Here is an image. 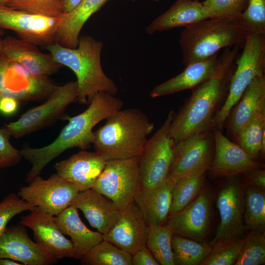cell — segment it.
Returning <instances> with one entry per match:
<instances>
[{
	"label": "cell",
	"instance_id": "obj_1",
	"mask_svg": "<svg viewBox=\"0 0 265 265\" xmlns=\"http://www.w3.org/2000/svg\"><path fill=\"white\" fill-rule=\"evenodd\" d=\"M123 105V102L115 95L100 92L95 96L85 111L67 117L68 123L53 142L41 148L26 147L22 149L20 153L22 158L31 164L26 182L29 183L40 175L48 163L67 150L74 147L82 150L90 148L94 140V127L122 108Z\"/></svg>",
	"mask_w": 265,
	"mask_h": 265
},
{
	"label": "cell",
	"instance_id": "obj_2",
	"mask_svg": "<svg viewBox=\"0 0 265 265\" xmlns=\"http://www.w3.org/2000/svg\"><path fill=\"white\" fill-rule=\"evenodd\" d=\"M238 52V48L234 47L222 71L192 88L190 96L177 113H174L169 134L176 143L193 134L212 130L219 105L228 95Z\"/></svg>",
	"mask_w": 265,
	"mask_h": 265
},
{
	"label": "cell",
	"instance_id": "obj_3",
	"mask_svg": "<svg viewBox=\"0 0 265 265\" xmlns=\"http://www.w3.org/2000/svg\"><path fill=\"white\" fill-rule=\"evenodd\" d=\"M103 43L88 35H80L78 47L70 49L57 43L44 48L55 60L70 68L75 74L78 87L77 101L89 105L100 92L113 95L118 92L114 82L103 71L101 52Z\"/></svg>",
	"mask_w": 265,
	"mask_h": 265
},
{
	"label": "cell",
	"instance_id": "obj_4",
	"mask_svg": "<svg viewBox=\"0 0 265 265\" xmlns=\"http://www.w3.org/2000/svg\"><path fill=\"white\" fill-rule=\"evenodd\" d=\"M154 128L140 109H120L94 132L92 145L106 161L138 157Z\"/></svg>",
	"mask_w": 265,
	"mask_h": 265
},
{
	"label": "cell",
	"instance_id": "obj_5",
	"mask_svg": "<svg viewBox=\"0 0 265 265\" xmlns=\"http://www.w3.org/2000/svg\"><path fill=\"white\" fill-rule=\"evenodd\" d=\"M247 34L240 17H213L185 27L179 40L183 63L186 67L227 47L242 48Z\"/></svg>",
	"mask_w": 265,
	"mask_h": 265
},
{
	"label": "cell",
	"instance_id": "obj_6",
	"mask_svg": "<svg viewBox=\"0 0 265 265\" xmlns=\"http://www.w3.org/2000/svg\"><path fill=\"white\" fill-rule=\"evenodd\" d=\"M242 52L238 56L228 95L214 116L212 130L222 129L233 107L257 77L265 73V33L248 32Z\"/></svg>",
	"mask_w": 265,
	"mask_h": 265
},
{
	"label": "cell",
	"instance_id": "obj_7",
	"mask_svg": "<svg viewBox=\"0 0 265 265\" xmlns=\"http://www.w3.org/2000/svg\"><path fill=\"white\" fill-rule=\"evenodd\" d=\"M78 95L76 81L56 85L43 104L26 111L16 121L5 123L3 127L16 138L42 130L61 119L67 106L77 101Z\"/></svg>",
	"mask_w": 265,
	"mask_h": 265
},
{
	"label": "cell",
	"instance_id": "obj_8",
	"mask_svg": "<svg viewBox=\"0 0 265 265\" xmlns=\"http://www.w3.org/2000/svg\"><path fill=\"white\" fill-rule=\"evenodd\" d=\"M140 188L138 157L106 161L92 188L109 199L120 211L134 201Z\"/></svg>",
	"mask_w": 265,
	"mask_h": 265
},
{
	"label": "cell",
	"instance_id": "obj_9",
	"mask_svg": "<svg viewBox=\"0 0 265 265\" xmlns=\"http://www.w3.org/2000/svg\"><path fill=\"white\" fill-rule=\"evenodd\" d=\"M174 113H169L160 127L147 139L138 157L141 188L155 187L168 176L176 146L169 134Z\"/></svg>",
	"mask_w": 265,
	"mask_h": 265
},
{
	"label": "cell",
	"instance_id": "obj_10",
	"mask_svg": "<svg viewBox=\"0 0 265 265\" xmlns=\"http://www.w3.org/2000/svg\"><path fill=\"white\" fill-rule=\"evenodd\" d=\"M28 183V186L21 187L17 194L23 200L53 216H57L71 206L80 192L75 186L56 173L47 179L37 176Z\"/></svg>",
	"mask_w": 265,
	"mask_h": 265
},
{
	"label": "cell",
	"instance_id": "obj_11",
	"mask_svg": "<svg viewBox=\"0 0 265 265\" xmlns=\"http://www.w3.org/2000/svg\"><path fill=\"white\" fill-rule=\"evenodd\" d=\"M213 130L195 133L176 143L169 177L176 179L209 170L214 154Z\"/></svg>",
	"mask_w": 265,
	"mask_h": 265
},
{
	"label": "cell",
	"instance_id": "obj_12",
	"mask_svg": "<svg viewBox=\"0 0 265 265\" xmlns=\"http://www.w3.org/2000/svg\"><path fill=\"white\" fill-rule=\"evenodd\" d=\"M60 17L31 14L6 5H0V28L13 31L17 38L43 48L55 43Z\"/></svg>",
	"mask_w": 265,
	"mask_h": 265
},
{
	"label": "cell",
	"instance_id": "obj_13",
	"mask_svg": "<svg viewBox=\"0 0 265 265\" xmlns=\"http://www.w3.org/2000/svg\"><path fill=\"white\" fill-rule=\"evenodd\" d=\"M237 176L229 177L218 192L216 206L220 222L214 238L209 243L211 246L221 238H243L246 232L244 185Z\"/></svg>",
	"mask_w": 265,
	"mask_h": 265
},
{
	"label": "cell",
	"instance_id": "obj_14",
	"mask_svg": "<svg viewBox=\"0 0 265 265\" xmlns=\"http://www.w3.org/2000/svg\"><path fill=\"white\" fill-rule=\"evenodd\" d=\"M232 50V47H227L224 49L219 56L218 53L189 64L177 76L156 86L151 91L150 96L157 98L191 89L217 76L225 67Z\"/></svg>",
	"mask_w": 265,
	"mask_h": 265
},
{
	"label": "cell",
	"instance_id": "obj_15",
	"mask_svg": "<svg viewBox=\"0 0 265 265\" xmlns=\"http://www.w3.org/2000/svg\"><path fill=\"white\" fill-rule=\"evenodd\" d=\"M212 196L203 188L196 197L177 213L169 215L167 225L173 234L204 241L211 222Z\"/></svg>",
	"mask_w": 265,
	"mask_h": 265
},
{
	"label": "cell",
	"instance_id": "obj_16",
	"mask_svg": "<svg viewBox=\"0 0 265 265\" xmlns=\"http://www.w3.org/2000/svg\"><path fill=\"white\" fill-rule=\"evenodd\" d=\"M0 258H9L26 265H51L58 260L47 249L33 241L26 227H7L0 236Z\"/></svg>",
	"mask_w": 265,
	"mask_h": 265
},
{
	"label": "cell",
	"instance_id": "obj_17",
	"mask_svg": "<svg viewBox=\"0 0 265 265\" xmlns=\"http://www.w3.org/2000/svg\"><path fill=\"white\" fill-rule=\"evenodd\" d=\"M148 228L140 209L133 201L121 211L116 223L103 235V239L132 255L146 247Z\"/></svg>",
	"mask_w": 265,
	"mask_h": 265
},
{
	"label": "cell",
	"instance_id": "obj_18",
	"mask_svg": "<svg viewBox=\"0 0 265 265\" xmlns=\"http://www.w3.org/2000/svg\"><path fill=\"white\" fill-rule=\"evenodd\" d=\"M19 223L30 228L35 241L57 260L73 257V243L61 233L54 216L36 208L29 214L22 216Z\"/></svg>",
	"mask_w": 265,
	"mask_h": 265
},
{
	"label": "cell",
	"instance_id": "obj_19",
	"mask_svg": "<svg viewBox=\"0 0 265 265\" xmlns=\"http://www.w3.org/2000/svg\"><path fill=\"white\" fill-rule=\"evenodd\" d=\"M213 133L214 154L209 169L212 177L229 178L260 167L258 161L228 139L219 130H213Z\"/></svg>",
	"mask_w": 265,
	"mask_h": 265
},
{
	"label": "cell",
	"instance_id": "obj_20",
	"mask_svg": "<svg viewBox=\"0 0 265 265\" xmlns=\"http://www.w3.org/2000/svg\"><path fill=\"white\" fill-rule=\"evenodd\" d=\"M106 161L97 152L82 150L54 165L56 173L80 191L92 188Z\"/></svg>",
	"mask_w": 265,
	"mask_h": 265
},
{
	"label": "cell",
	"instance_id": "obj_21",
	"mask_svg": "<svg viewBox=\"0 0 265 265\" xmlns=\"http://www.w3.org/2000/svg\"><path fill=\"white\" fill-rule=\"evenodd\" d=\"M1 54L24 66L34 76L49 77L62 67L50 53H43L37 46L11 36L2 38Z\"/></svg>",
	"mask_w": 265,
	"mask_h": 265
},
{
	"label": "cell",
	"instance_id": "obj_22",
	"mask_svg": "<svg viewBox=\"0 0 265 265\" xmlns=\"http://www.w3.org/2000/svg\"><path fill=\"white\" fill-rule=\"evenodd\" d=\"M216 17L215 13L202 2L176 0L168 10L147 26L146 31L148 34H153L175 27H186L203 20Z\"/></svg>",
	"mask_w": 265,
	"mask_h": 265
},
{
	"label": "cell",
	"instance_id": "obj_23",
	"mask_svg": "<svg viewBox=\"0 0 265 265\" xmlns=\"http://www.w3.org/2000/svg\"><path fill=\"white\" fill-rule=\"evenodd\" d=\"M175 181V179L168 176L155 187L141 188L135 195L134 202L148 226L164 224L169 214Z\"/></svg>",
	"mask_w": 265,
	"mask_h": 265
},
{
	"label": "cell",
	"instance_id": "obj_24",
	"mask_svg": "<svg viewBox=\"0 0 265 265\" xmlns=\"http://www.w3.org/2000/svg\"><path fill=\"white\" fill-rule=\"evenodd\" d=\"M71 206L80 210L91 226L103 235L111 228L121 213L111 202L92 188L80 191Z\"/></svg>",
	"mask_w": 265,
	"mask_h": 265
},
{
	"label": "cell",
	"instance_id": "obj_25",
	"mask_svg": "<svg viewBox=\"0 0 265 265\" xmlns=\"http://www.w3.org/2000/svg\"><path fill=\"white\" fill-rule=\"evenodd\" d=\"M263 110H265V75L254 78L226 120L227 130L236 141L242 128L256 113Z\"/></svg>",
	"mask_w": 265,
	"mask_h": 265
},
{
	"label": "cell",
	"instance_id": "obj_26",
	"mask_svg": "<svg viewBox=\"0 0 265 265\" xmlns=\"http://www.w3.org/2000/svg\"><path fill=\"white\" fill-rule=\"evenodd\" d=\"M55 220L61 233L71 238L75 260H80L103 239L101 233L86 226L75 207L70 206L63 210L56 216Z\"/></svg>",
	"mask_w": 265,
	"mask_h": 265
},
{
	"label": "cell",
	"instance_id": "obj_27",
	"mask_svg": "<svg viewBox=\"0 0 265 265\" xmlns=\"http://www.w3.org/2000/svg\"><path fill=\"white\" fill-rule=\"evenodd\" d=\"M109 0H82L73 10L60 16L55 42L60 46L76 48L80 31L87 21Z\"/></svg>",
	"mask_w": 265,
	"mask_h": 265
},
{
	"label": "cell",
	"instance_id": "obj_28",
	"mask_svg": "<svg viewBox=\"0 0 265 265\" xmlns=\"http://www.w3.org/2000/svg\"><path fill=\"white\" fill-rule=\"evenodd\" d=\"M236 143L252 158L265 153V110L256 113L239 131Z\"/></svg>",
	"mask_w": 265,
	"mask_h": 265
},
{
	"label": "cell",
	"instance_id": "obj_29",
	"mask_svg": "<svg viewBox=\"0 0 265 265\" xmlns=\"http://www.w3.org/2000/svg\"><path fill=\"white\" fill-rule=\"evenodd\" d=\"M171 245L174 265H200L212 248L205 241H196L175 234H173Z\"/></svg>",
	"mask_w": 265,
	"mask_h": 265
},
{
	"label": "cell",
	"instance_id": "obj_30",
	"mask_svg": "<svg viewBox=\"0 0 265 265\" xmlns=\"http://www.w3.org/2000/svg\"><path fill=\"white\" fill-rule=\"evenodd\" d=\"M244 224L246 231L265 232V190L244 185Z\"/></svg>",
	"mask_w": 265,
	"mask_h": 265
},
{
	"label": "cell",
	"instance_id": "obj_31",
	"mask_svg": "<svg viewBox=\"0 0 265 265\" xmlns=\"http://www.w3.org/2000/svg\"><path fill=\"white\" fill-rule=\"evenodd\" d=\"M206 173H195L175 179L172 190L169 215L182 210L198 195L204 186Z\"/></svg>",
	"mask_w": 265,
	"mask_h": 265
},
{
	"label": "cell",
	"instance_id": "obj_32",
	"mask_svg": "<svg viewBox=\"0 0 265 265\" xmlns=\"http://www.w3.org/2000/svg\"><path fill=\"white\" fill-rule=\"evenodd\" d=\"M80 260L84 265H132V255L103 239Z\"/></svg>",
	"mask_w": 265,
	"mask_h": 265
},
{
	"label": "cell",
	"instance_id": "obj_33",
	"mask_svg": "<svg viewBox=\"0 0 265 265\" xmlns=\"http://www.w3.org/2000/svg\"><path fill=\"white\" fill-rule=\"evenodd\" d=\"M173 233L166 224L148 226L146 247L161 265H174L171 248Z\"/></svg>",
	"mask_w": 265,
	"mask_h": 265
},
{
	"label": "cell",
	"instance_id": "obj_34",
	"mask_svg": "<svg viewBox=\"0 0 265 265\" xmlns=\"http://www.w3.org/2000/svg\"><path fill=\"white\" fill-rule=\"evenodd\" d=\"M243 241L235 265H261L265 263V233L250 231Z\"/></svg>",
	"mask_w": 265,
	"mask_h": 265
},
{
	"label": "cell",
	"instance_id": "obj_35",
	"mask_svg": "<svg viewBox=\"0 0 265 265\" xmlns=\"http://www.w3.org/2000/svg\"><path fill=\"white\" fill-rule=\"evenodd\" d=\"M243 238H221L212 246L209 255L200 265H232L236 262Z\"/></svg>",
	"mask_w": 265,
	"mask_h": 265
},
{
	"label": "cell",
	"instance_id": "obj_36",
	"mask_svg": "<svg viewBox=\"0 0 265 265\" xmlns=\"http://www.w3.org/2000/svg\"><path fill=\"white\" fill-rule=\"evenodd\" d=\"M64 0H7L6 5L31 14L59 17L63 13Z\"/></svg>",
	"mask_w": 265,
	"mask_h": 265
},
{
	"label": "cell",
	"instance_id": "obj_37",
	"mask_svg": "<svg viewBox=\"0 0 265 265\" xmlns=\"http://www.w3.org/2000/svg\"><path fill=\"white\" fill-rule=\"evenodd\" d=\"M36 207L23 200L16 193H11L0 202V236L7 227L8 223L15 215L24 211L30 212Z\"/></svg>",
	"mask_w": 265,
	"mask_h": 265
},
{
	"label": "cell",
	"instance_id": "obj_38",
	"mask_svg": "<svg viewBox=\"0 0 265 265\" xmlns=\"http://www.w3.org/2000/svg\"><path fill=\"white\" fill-rule=\"evenodd\" d=\"M240 19L248 32L265 33V0H247Z\"/></svg>",
	"mask_w": 265,
	"mask_h": 265
},
{
	"label": "cell",
	"instance_id": "obj_39",
	"mask_svg": "<svg viewBox=\"0 0 265 265\" xmlns=\"http://www.w3.org/2000/svg\"><path fill=\"white\" fill-rule=\"evenodd\" d=\"M202 2L215 13L216 17L239 18L246 9L247 0H205Z\"/></svg>",
	"mask_w": 265,
	"mask_h": 265
},
{
	"label": "cell",
	"instance_id": "obj_40",
	"mask_svg": "<svg viewBox=\"0 0 265 265\" xmlns=\"http://www.w3.org/2000/svg\"><path fill=\"white\" fill-rule=\"evenodd\" d=\"M11 137L3 127L0 128V170L17 165L22 158L20 150L16 149L10 143Z\"/></svg>",
	"mask_w": 265,
	"mask_h": 265
},
{
	"label": "cell",
	"instance_id": "obj_41",
	"mask_svg": "<svg viewBox=\"0 0 265 265\" xmlns=\"http://www.w3.org/2000/svg\"><path fill=\"white\" fill-rule=\"evenodd\" d=\"M245 185H251L265 190V171L260 167L249 170L243 174Z\"/></svg>",
	"mask_w": 265,
	"mask_h": 265
},
{
	"label": "cell",
	"instance_id": "obj_42",
	"mask_svg": "<svg viewBox=\"0 0 265 265\" xmlns=\"http://www.w3.org/2000/svg\"><path fill=\"white\" fill-rule=\"evenodd\" d=\"M147 247L132 255V265H159Z\"/></svg>",
	"mask_w": 265,
	"mask_h": 265
},
{
	"label": "cell",
	"instance_id": "obj_43",
	"mask_svg": "<svg viewBox=\"0 0 265 265\" xmlns=\"http://www.w3.org/2000/svg\"><path fill=\"white\" fill-rule=\"evenodd\" d=\"M20 102L16 99L7 96L0 97V113L9 116L15 114L19 107Z\"/></svg>",
	"mask_w": 265,
	"mask_h": 265
},
{
	"label": "cell",
	"instance_id": "obj_44",
	"mask_svg": "<svg viewBox=\"0 0 265 265\" xmlns=\"http://www.w3.org/2000/svg\"><path fill=\"white\" fill-rule=\"evenodd\" d=\"M82 0H64L63 13H68L73 10Z\"/></svg>",
	"mask_w": 265,
	"mask_h": 265
},
{
	"label": "cell",
	"instance_id": "obj_45",
	"mask_svg": "<svg viewBox=\"0 0 265 265\" xmlns=\"http://www.w3.org/2000/svg\"><path fill=\"white\" fill-rule=\"evenodd\" d=\"M0 265H23V264L9 258H0Z\"/></svg>",
	"mask_w": 265,
	"mask_h": 265
},
{
	"label": "cell",
	"instance_id": "obj_46",
	"mask_svg": "<svg viewBox=\"0 0 265 265\" xmlns=\"http://www.w3.org/2000/svg\"><path fill=\"white\" fill-rule=\"evenodd\" d=\"M7 0H0V5H6Z\"/></svg>",
	"mask_w": 265,
	"mask_h": 265
},
{
	"label": "cell",
	"instance_id": "obj_47",
	"mask_svg": "<svg viewBox=\"0 0 265 265\" xmlns=\"http://www.w3.org/2000/svg\"><path fill=\"white\" fill-rule=\"evenodd\" d=\"M2 38H1V36H0V54L2 52Z\"/></svg>",
	"mask_w": 265,
	"mask_h": 265
},
{
	"label": "cell",
	"instance_id": "obj_48",
	"mask_svg": "<svg viewBox=\"0 0 265 265\" xmlns=\"http://www.w3.org/2000/svg\"><path fill=\"white\" fill-rule=\"evenodd\" d=\"M4 34V31L3 29L0 28V36H2Z\"/></svg>",
	"mask_w": 265,
	"mask_h": 265
},
{
	"label": "cell",
	"instance_id": "obj_49",
	"mask_svg": "<svg viewBox=\"0 0 265 265\" xmlns=\"http://www.w3.org/2000/svg\"><path fill=\"white\" fill-rule=\"evenodd\" d=\"M133 1H135L136 0H132ZM156 2H158L159 1V0H152Z\"/></svg>",
	"mask_w": 265,
	"mask_h": 265
},
{
	"label": "cell",
	"instance_id": "obj_50",
	"mask_svg": "<svg viewBox=\"0 0 265 265\" xmlns=\"http://www.w3.org/2000/svg\"><path fill=\"white\" fill-rule=\"evenodd\" d=\"M193 0V1H199L200 0Z\"/></svg>",
	"mask_w": 265,
	"mask_h": 265
}]
</instances>
